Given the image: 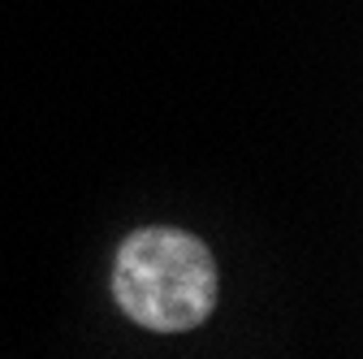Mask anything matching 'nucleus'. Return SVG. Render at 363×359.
Masks as SVG:
<instances>
[{"mask_svg": "<svg viewBox=\"0 0 363 359\" xmlns=\"http://www.w3.org/2000/svg\"><path fill=\"white\" fill-rule=\"evenodd\" d=\"M113 294L134 325L182 333L212 316L216 264L199 238L152 226L121 243L113 264Z\"/></svg>", "mask_w": 363, "mask_h": 359, "instance_id": "1", "label": "nucleus"}]
</instances>
